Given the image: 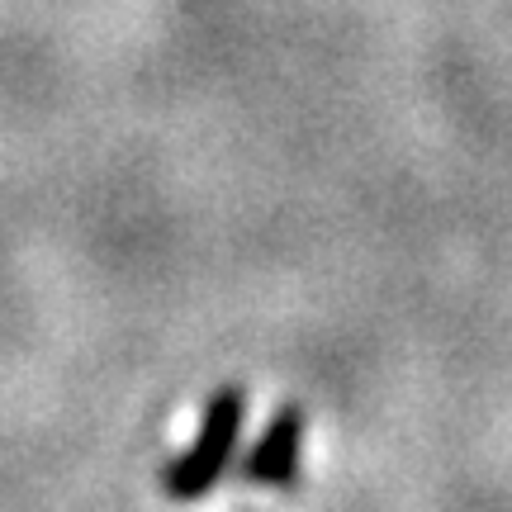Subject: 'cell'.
<instances>
[{
  "instance_id": "cell-1",
  "label": "cell",
  "mask_w": 512,
  "mask_h": 512,
  "mask_svg": "<svg viewBox=\"0 0 512 512\" xmlns=\"http://www.w3.org/2000/svg\"><path fill=\"white\" fill-rule=\"evenodd\" d=\"M247 408H252V399H247L242 384L214 389V399L204 403V413H200L195 441H190L176 460L162 465V494L166 498L195 503V498L219 489V479L228 475V465L238 456L242 427H247Z\"/></svg>"
},
{
  "instance_id": "cell-2",
  "label": "cell",
  "mask_w": 512,
  "mask_h": 512,
  "mask_svg": "<svg viewBox=\"0 0 512 512\" xmlns=\"http://www.w3.org/2000/svg\"><path fill=\"white\" fill-rule=\"evenodd\" d=\"M304 432H309V422H304V408H299V403L275 408L271 422H266V432L256 437V446L247 451V460H242V479L256 484V489H290L294 479H299Z\"/></svg>"
}]
</instances>
